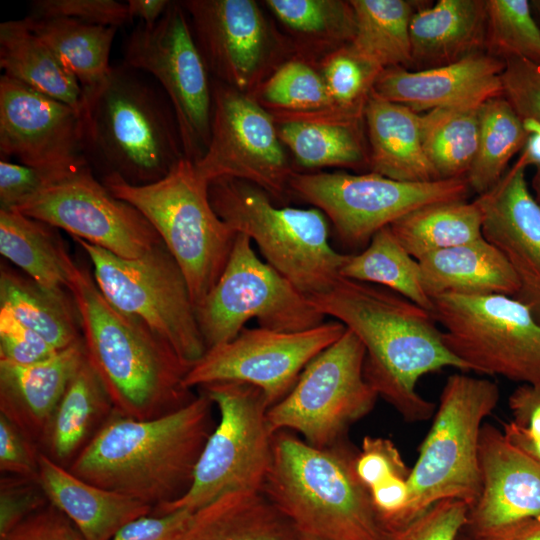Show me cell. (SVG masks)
Masks as SVG:
<instances>
[{"label": "cell", "mask_w": 540, "mask_h": 540, "mask_svg": "<svg viewBox=\"0 0 540 540\" xmlns=\"http://www.w3.org/2000/svg\"><path fill=\"white\" fill-rule=\"evenodd\" d=\"M346 331L337 320L299 332L243 328L231 341L207 349L184 378L192 389L217 382L259 388L269 408L293 388L306 365Z\"/></svg>", "instance_id": "obj_19"}, {"label": "cell", "mask_w": 540, "mask_h": 540, "mask_svg": "<svg viewBox=\"0 0 540 540\" xmlns=\"http://www.w3.org/2000/svg\"><path fill=\"white\" fill-rule=\"evenodd\" d=\"M58 352L40 334L0 308V360L31 365L48 360Z\"/></svg>", "instance_id": "obj_49"}, {"label": "cell", "mask_w": 540, "mask_h": 540, "mask_svg": "<svg viewBox=\"0 0 540 540\" xmlns=\"http://www.w3.org/2000/svg\"><path fill=\"white\" fill-rule=\"evenodd\" d=\"M13 210L122 258H139L163 242L144 215L114 196L89 165L58 176Z\"/></svg>", "instance_id": "obj_18"}, {"label": "cell", "mask_w": 540, "mask_h": 540, "mask_svg": "<svg viewBox=\"0 0 540 540\" xmlns=\"http://www.w3.org/2000/svg\"><path fill=\"white\" fill-rule=\"evenodd\" d=\"M356 32L349 44L358 54L385 68L411 70L410 23L423 4L407 0H350Z\"/></svg>", "instance_id": "obj_36"}, {"label": "cell", "mask_w": 540, "mask_h": 540, "mask_svg": "<svg viewBox=\"0 0 540 540\" xmlns=\"http://www.w3.org/2000/svg\"><path fill=\"white\" fill-rule=\"evenodd\" d=\"M499 397L498 385L489 379L464 372L447 378L432 425L410 469L409 501L395 531L440 501L457 500L469 507L477 501L482 489L481 429Z\"/></svg>", "instance_id": "obj_7"}, {"label": "cell", "mask_w": 540, "mask_h": 540, "mask_svg": "<svg viewBox=\"0 0 540 540\" xmlns=\"http://www.w3.org/2000/svg\"><path fill=\"white\" fill-rule=\"evenodd\" d=\"M102 183L154 227L181 268L196 308L221 276L238 233L214 211L209 183L194 162L184 157L148 184H130L116 175L103 177Z\"/></svg>", "instance_id": "obj_6"}, {"label": "cell", "mask_w": 540, "mask_h": 540, "mask_svg": "<svg viewBox=\"0 0 540 540\" xmlns=\"http://www.w3.org/2000/svg\"><path fill=\"white\" fill-rule=\"evenodd\" d=\"M208 190L216 214L248 236L265 262L303 294L325 293L339 280L349 254L331 246L319 209L277 207L264 190L239 179H216Z\"/></svg>", "instance_id": "obj_8"}, {"label": "cell", "mask_w": 540, "mask_h": 540, "mask_svg": "<svg viewBox=\"0 0 540 540\" xmlns=\"http://www.w3.org/2000/svg\"><path fill=\"white\" fill-rule=\"evenodd\" d=\"M0 252L48 289L68 290L77 266L56 227L13 209H0Z\"/></svg>", "instance_id": "obj_34"}, {"label": "cell", "mask_w": 540, "mask_h": 540, "mask_svg": "<svg viewBox=\"0 0 540 540\" xmlns=\"http://www.w3.org/2000/svg\"><path fill=\"white\" fill-rule=\"evenodd\" d=\"M365 349L348 329L303 369L290 392L271 406L274 433L297 432L311 446L343 442L349 427L369 414L378 395L364 377Z\"/></svg>", "instance_id": "obj_13"}, {"label": "cell", "mask_w": 540, "mask_h": 540, "mask_svg": "<svg viewBox=\"0 0 540 540\" xmlns=\"http://www.w3.org/2000/svg\"><path fill=\"white\" fill-rule=\"evenodd\" d=\"M26 21L79 82L83 94L96 90L108 77L116 27L92 25L68 18H33Z\"/></svg>", "instance_id": "obj_35"}, {"label": "cell", "mask_w": 540, "mask_h": 540, "mask_svg": "<svg viewBox=\"0 0 540 540\" xmlns=\"http://www.w3.org/2000/svg\"><path fill=\"white\" fill-rule=\"evenodd\" d=\"M470 537L473 540H540V516L515 521Z\"/></svg>", "instance_id": "obj_56"}, {"label": "cell", "mask_w": 540, "mask_h": 540, "mask_svg": "<svg viewBox=\"0 0 540 540\" xmlns=\"http://www.w3.org/2000/svg\"><path fill=\"white\" fill-rule=\"evenodd\" d=\"M0 67L4 75L71 106L82 114L83 90L26 19L0 25Z\"/></svg>", "instance_id": "obj_33"}, {"label": "cell", "mask_w": 540, "mask_h": 540, "mask_svg": "<svg viewBox=\"0 0 540 540\" xmlns=\"http://www.w3.org/2000/svg\"><path fill=\"white\" fill-rule=\"evenodd\" d=\"M89 257L93 278L119 310L139 317L190 364L207 351L186 278L162 242L139 258L119 257L73 237Z\"/></svg>", "instance_id": "obj_10"}, {"label": "cell", "mask_w": 540, "mask_h": 540, "mask_svg": "<svg viewBox=\"0 0 540 540\" xmlns=\"http://www.w3.org/2000/svg\"><path fill=\"white\" fill-rule=\"evenodd\" d=\"M289 187L331 221L346 247L361 251L376 232L406 214L433 203L467 200L471 191L466 178L404 182L374 172H294Z\"/></svg>", "instance_id": "obj_14"}, {"label": "cell", "mask_w": 540, "mask_h": 540, "mask_svg": "<svg viewBox=\"0 0 540 540\" xmlns=\"http://www.w3.org/2000/svg\"><path fill=\"white\" fill-rule=\"evenodd\" d=\"M502 432L511 445L540 464V436L529 435L513 421L502 424Z\"/></svg>", "instance_id": "obj_57"}, {"label": "cell", "mask_w": 540, "mask_h": 540, "mask_svg": "<svg viewBox=\"0 0 540 540\" xmlns=\"http://www.w3.org/2000/svg\"><path fill=\"white\" fill-rule=\"evenodd\" d=\"M505 61L487 53L426 70L385 68L373 93L419 113L440 107L483 103L502 96L501 73Z\"/></svg>", "instance_id": "obj_23"}, {"label": "cell", "mask_w": 540, "mask_h": 540, "mask_svg": "<svg viewBox=\"0 0 540 540\" xmlns=\"http://www.w3.org/2000/svg\"><path fill=\"white\" fill-rule=\"evenodd\" d=\"M290 521L260 491H232L194 511L174 540H296Z\"/></svg>", "instance_id": "obj_29"}, {"label": "cell", "mask_w": 540, "mask_h": 540, "mask_svg": "<svg viewBox=\"0 0 540 540\" xmlns=\"http://www.w3.org/2000/svg\"><path fill=\"white\" fill-rule=\"evenodd\" d=\"M433 316L447 348L469 371L540 386V324L504 295H440Z\"/></svg>", "instance_id": "obj_11"}, {"label": "cell", "mask_w": 540, "mask_h": 540, "mask_svg": "<svg viewBox=\"0 0 540 540\" xmlns=\"http://www.w3.org/2000/svg\"><path fill=\"white\" fill-rule=\"evenodd\" d=\"M318 67L336 109L352 120H364L365 106L384 69L349 44L324 55Z\"/></svg>", "instance_id": "obj_43"}, {"label": "cell", "mask_w": 540, "mask_h": 540, "mask_svg": "<svg viewBox=\"0 0 540 540\" xmlns=\"http://www.w3.org/2000/svg\"><path fill=\"white\" fill-rule=\"evenodd\" d=\"M531 13L540 27V0H529Z\"/></svg>", "instance_id": "obj_60"}, {"label": "cell", "mask_w": 540, "mask_h": 540, "mask_svg": "<svg viewBox=\"0 0 540 540\" xmlns=\"http://www.w3.org/2000/svg\"><path fill=\"white\" fill-rule=\"evenodd\" d=\"M212 407L202 391L187 405L153 419L137 420L113 410L68 470L153 510L173 503L192 484L201 452L215 427Z\"/></svg>", "instance_id": "obj_2"}, {"label": "cell", "mask_w": 540, "mask_h": 540, "mask_svg": "<svg viewBox=\"0 0 540 540\" xmlns=\"http://www.w3.org/2000/svg\"><path fill=\"white\" fill-rule=\"evenodd\" d=\"M48 504L38 479L4 474L0 479V540Z\"/></svg>", "instance_id": "obj_48"}, {"label": "cell", "mask_w": 540, "mask_h": 540, "mask_svg": "<svg viewBox=\"0 0 540 540\" xmlns=\"http://www.w3.org/2000/svg\"><path fill=\"white\" fill-rule=\"evenodd\" d=\"M267 8L298 40L330 53L352 42L356 18L350 1L266 0Z\"/></svg>", "instance_id": "obj_41"}, {"label": "cell", "mask_w": 540, "mask_h": 540, "mask_svg": "<svg viewBox=\"0 0 540 540\" xmlns=\"http://www.w3.org/2000/svg\"><path fill=\"white\" fill-rule=\"evenodd\" d=\"M296 540H330V539H325V538H320V537H315V536H310V535H304V534H298Z\"/></svg>", "instance_id": "obj_61"}, {"label": "cell", "mask_w": 540, "mask_h": 540, "mask_svg": "<svg viewBox=\"0 0 540 540\" xmlns=\"http://www.w3.org/2000/svg\"><path fill=\"white\" fill-rule=\"evenodd\" d=\"M457 540H473L468 534H466L464 531L460 533Z\"/></svg>", "instance_id": "obj_62"}, {"label": "cell", "mask_w": 540, "mask_h": 540, "mask_svg": "<svg viewBox=\"0 0 540 540\" xmlns=\"http://www.w3.org/2000/svg\"><path fill=\"white\" fill-rule=\"evenodd\" d=\"M340 275L386 287L433 312V301L423 287L419 261L405 250L389 226L376 232L365 249L349 253Z\"/></svg>", "instance_id": "obj_40"}, {"label": "cell", "mask_w": 540, "mask_h": 540, "mask_svg": "<svg viewBox=\"0 0 540 540\" xmlns=\"http://www.w3.org/2000/svg\"><path fill=\"white\" fill-rule=\"evenodd\" d=\"M180 2H171L153 25L140 23L128 36L124 65L150 74L168 98L184 156L198 161L211 132L212 81Z\"/></svg>", "instance_id": "obj_15"}, {"label": "cell", "mask_w": 540, "mask_h": 540, "mask_svg": "<svg viewBox=\"0 0 540 540\" xmlns=\"http://www.w3.org/2000/svg\"><path fill=\"white\" fill-rule=\"evenodd\" d=\"M481 104L440 107L421 114L423 149L438 179L466 178L477 152Z\"/></svg>", "instance_id": "obj_38"}, {"label": "cell", "mask_w": 540, "mask_h": 540, "mask_svg": "<svg viewBox=\"0 0 540 540\" xmlns=\"http://www.w3.org/2000/svg\"><path fill=\"white\" fill-rule=\"evenodd\" d=\"M160 92L123 64L112 66L106 80L84 95L83 145L90 168L142 185L161 179L185 157L173 108Z\"/></svg>", "instance_id": "obj_4"}, {"label": "cell", "mask_w": 540, "mask_h": 540, "mask_svg": "<svg viewBox=\"0 0 540 540\" xmlns=\"http://www.w3.org/2000/svg\"><path fill=\"white\" fill-rule=\"evenodd\" d=\"M195 311L207 349L233 340L250 319L279 332L304 331L325 322L309 297L262 261L251 239L241 233L221 276Z\"/></svg>", "instance_id": "obj_12"}, {"label": "cell", "mask_w": 540, "mask_h": 540, "mask_svg": "<svg viewBox=\"0 0 540 540\" xmlns=\"http://www.w3.org/2000/svg\"><path fill=\"white\" fill-rule=\"evenodd\" d=\"M85 358L82 340L36 364L0 360V414L40 451L54 411Z\"/></svg>", "instance_id": "obj_24"}, {"label": "cell", "mask_w": 540, "mask_h": 540, "mask_svg": "<svg viewBox=\"0 0 540 540\" xmlns=\"http://www.w3.org/2000/svg\"><path fill=\"white\" fill-rule=\"evenodd\" d=\"M524 151L501 180L474 200L482 216V236L511 265L519 290L514 297L540 324V205L529 190Z\"/></svg>", "instance_id": "obj_21"}, {"label": "cell", "mask_w": 540, "mask_h": 540, "mask_svg": "<svg viewBox=\"0 0 540 540\" xmlns=\"http://www.w3.org/2000/svg\"><path fill=\"white\" fill-rule=\"evenodd\" d=\"M418 261L424 290L431 299L445 294L514 298L519 290L507 259L483 237L430 253Z\"/></svg>", "instance_id": "obj_28"}, {"label": "cell", "mask_w": 540, "mask_h": 540, "mask_svg": "<svg viewBox=\"0 0 540 540\" xmlns=\"http://www.w3.org/2000/svg\"><path fill=\"white\" fill-rule=\"evenodd\" d=\"M482 489L463 531L477 536L540 516V464L511 445L502 430L484 424L479 442Z\"/></svg>", "instance_id": "obj_22"}, {"label": "cell", "mask_w": 540, "mask_h": 540, "mask_svg": "<svg viewBox=\"0 0 540 540\" xmlns=\"http://www.w3.org/2000/svg\"><path fill=\"white\" fill-rule=\"evenodd\" d=\"M513 421L526 433L540 436V386L520 384L509 396Z\"/></svg>", "instance_id": "obj_55"}, {"label": "cell", "mask_w": 540, "mask_h": 540, "mask_svg": "<svg viewBox=\"0 0 540 540\" xmlns=\"http://www.w3.org/2000/svg\"><path fill=\"white\" fill-rule=\"evenodd\" d=\"M193 512L185 509L139 517L123 526L111 540H174Z\"/></svg>", "instance_id": "obj_54"}, {"label": "cell", "mask_w": 540, "mask_h": 540, "mask_svg": "<svg viewBox=\"0 0 540 540\" xmlns=\"http://www.w3.org/2000/svg\"><path fill=\"white\" fill-rule=\"evenodd\" d=\"M194 38L214 79L255 96L294 46L253 0H186Z\"/></svg>", "instance_id": "obj_17"}, {"label": "cell", "mask_w": 540, "mask_h": 540, "mask_svg": "<svg viewBox=\"0 0 540 540\" xmlns=\"http://www.w3.org/2000/svg\"><path fill=\"white\" fill-rule=\"evenodd\" d=\"M309 299L360 340L365 380L408 423L426 421L436 410L417 391L422 376L448 367L469 371L445 345L433 314L386 287L340 277Z\"/></svg>", "instance_id": "obj_1"}, {"label": "cell", "mask_w": 540, "mask_h": 540, "mask_svg": "<svg viewBox=\"0 0 540 540\" xmlns=\"http://www.w3.org/2000/svg\"><path fill=\"white\" fill-rule=\"evenodd\" d=\"M171 1L129 0L127 2L130 19L138 18L144 25L155 24L166 12Z\"/></svg>", "instance_id": "obj_58"}, {"label": "cell", "mask_w": 540, "mask_h": 540, "mask_svg": "<svg viewBox=\"0 0 540 540\" xmlns=\"http://www.w3.org/2000/svg\"><path fill=\"white\" fill-rule=\"evenodd\" d=\"M479 119L477 152L466 180L471 192L481 195L501 180L512 157L525 148L530 133L503 96L484 101Z\"/></svg>", "instance_id": "obj_39"}, {"label": "cell", "mask_w": 540, "mask_h": 540, "mask_svg": "<svg viewBox=\"0 0 540 540\" xmlns=\"http://www.w3.org/2000/svg\"><path fill=\"white\" fill-rule=\"evenodd\" d=\"M1 540H85L72 521L52 504L28 516Z\"/></svg>", "instance_id": "obj_53"}, {"label": "cell", "mask_w": 540, "mask_h": 540, "mask_svg": "<svg viewBox=\"0 0 540 540\" xmlns=\"http://www.w3.org/2000/svg\"><path fill=\"white\" fill-rule=\"evenodd\" d=\"M390 229L415 259L482 238L479 207L467 200L420 207L393 222Z\"/></svg>", "instance_id": "obj_37"}, {"label": "cell", "mask_w": 540, "mask_h": 540, "mask_svg": "<svg viewBox=\"0 0 540 540\" xmlns=\"http://www.w3.org/2000/svg\"><path fill=\"white\" fill-rule=\"evenodd\" d=\"M354 469L368 491L390 476L408 477L410 473L395 444L390 439L373 436L363 438L354 460Z\"/></svg>", "instance_id": "obj_50"}, {"label": "cell", "mask_w": 540, "mask_h": 540, "mask_svg": "<svg viewBox=\"0 0 540 540\" xmlns=\"http://www.w3.org/2000/svg\"><path fill=\"white\" fill-rule=\"evenodd\" d=\"M485 52L501 60L522 58L540 65V27L529 0H486Z\"/></svg>", "instance_id": "obj_44"}, {"label": "cell", "mask_w": 540, "mask_h": 540, "mask_svg": "<svg viewBox=\"0 0 540 540\" xmlns=\"http://www.w3.org/2000/svg\"><path fill=\"white\" fill-rule=\"evenodd\" d=\"M420 118L372 91L364 110L370 172L404 182L439 180L423 149Z\"/></svg>", "instance_id": "obj_27"}, {"label": "cell", "mask_w": 540, "mask_h": 540, "mask_svg": "<svg viewBox=\"0 0 540 540\" xmlns=\"http://www.w3.org/2000/svg\"><path fill=\"white\" fill-rule=\"evenodd\" d=\"M40 452L37 446L0 414L1 473L39 480Z\"/></svg>", "instance_id": "obj_52"}, {"label": "cell", "mask_w": 540, "mask_h": 540, "mask_svg": "<svg viewBox=\"0 0 540 540\" xmlns=\"http://www.w3.org/2000/svg\"><path fill=\"white\" fill-rule=\"evenodd\" d=\"M535 172H534V175L532 177V188H533V191H534V198L536 199V201L538 202V204L540 205V162L535 164Z\"/></svg>", "instance_id": "obj_59"}, {"label": "cell", "mask_w": 540, "mask_h": 540, "mask_svg": "<svg viewBox=\"0 0 540 540\" xmlns=\"http://www.w3.org/2000/svg\"><path fill=\"white\" fill-rule=\"evenodd\" d=\"M255 97L261 105L273 110L271 114L329 112L350 119L334 106L317 65L301 56L292 57L279 66L260 86Z\"/></svg>", "instance_id": "obj_42"}, {"label": "cell", "mask_w": 540, "mask_h": 540, "mask_svg": "<svg viewBox=\"0 0 540 540\" xmlns=\"http://www.w3.org/2000/svg\"><path fill=\"white\" fill-rule=\"evenodd\" d=\"M113 410L103 383L85 358L54 411L41 452L68 468Z\"/></svg>", "instance_id": "obj_31"}, {"label": "cell", "mask_w": 540, "mask_h": 540, "mask_svg": "<svg viewBox=\"0 0 540 540\" xmlns=\"http://www.w3.org/2000/svg\"><path fill=\"white\" fill-rule=\"evenodd\" d=\"M218 409L212 430L197 462L192 484L180 499L152 511L161 515L185 509L194 512L232 491H260L273 456L268 402L257 387L242 382H217L201 387Z\"/></svg>", "instance_id": "obj_9"}, {"label": "cell", "mask_w": 540, "mask_h": 540, "mask_svg": "<svg viewBox=\"0 0 540 540\" xmlns=\"http://www.w3.org/2000/svg\"><path fill=\"white\" fill-rule=\"evenodd\" d=\"M356 454L344 442L317 448L290 431L277 432L261 492L298 534L330 540H389L368 489L355 473Z\"/></svg>", "instance_id": "obj_5"}, {"label": "cell", "mask_w": 540, "mask_h": 540, "mask_svg": "<svg viewBox=\"0 0 540 540\" xmlns=\"http://www.w3.org/2000/svg\"><path fill=\"white\" fill-rule=\"evenodd\" d=\"M272 116L280 140L299 165L306 168L368 167L364 120H349L329 112Z\"/></svg>", "instance_id": "obj_30"}, {"label": "cell", "mask_w": 540, "mask_h": 540, "mask_svg": "<svg viewBox=\"0 0 540 540\" xmlns=\"http://www.w3.org/2000/svg\"><path fill=\"white\" fill-rule=\"evenodd\" d=\"M486 0H439L419 8L410 23L412 68L426 70L485 52Z\"/></svg>", "instance_id": "obj_25"}, {"label": "cell", "mask_w": 540, "mask_h": 540, "mask_svg": "<svg viewBox=\"0 0 540 540\" xmlns=\"http://www.w3.org/2000/svg\"><path fill=\"white\" fill-rule=\"evenodd\" d=\"M0 308L36 331L58 351L83 340L79 311L69 290L45 288L3 264Z\"/></svg>", "instance_id": "obj_32"}, {"label": "cell", "mask_w": 540, "mask_h": 540, "mask_svg": "<svg viewBox=\"0 0 540 540\" xmlns=\"http://www.w3.org/2000/svg\"><path fill=\"white\" fill-rule=\"evenodd\" d=\"M1 158L50 171L89 165L82 116L66 103L6 75L0 78Z\"/></svg>", "instance_id": "obj_20"}, {"label": "cell", "mask_w": 540, "mask_h": 540, "mask_svg": "<svg viewBox=\"0 0 540 540\" xmlns=\"http://www.w3.org/2000/svg\"><path fill=\"white\" fill-rule=\"evenodd\" d=\"M39 482L49 503L63 512L85 540H111L127 523L152 513L143 502L80 479L43 452Z\"/></svg>", "instance_id": "obj_26"}, {"label": "cell", "mask_w": 540, "mask_h": 540, "mask_svg": "<svg viewBox=\"0 0 540 540\" xmlns=\"http://www.w3.org/2000/svg\"><path fill=\"white\" fill-rule=\"evenodd\" d=\"M68 290L79 311L86 358L116 413L148 420L195 398L184 386L192 364L145 321L114 307L86 267L76 266Z\"/></svg>", "instance_id": "obj_3"}, {"label": "cell", "mask_w": 540, "mask_h": 540, "mask_svg": "<svg viewBox=\"0 0 540 540\" xmlns=\"http://www.w3.org/2000/svg\"><path fill=\"white\" fill-rule=\"evenodd\" d=\"M502 96L523 121L540 125V65L522 58L505 60Z\"/></svg>", "instance_id": "obj_47"}, {"label": "cell", "mask_w": 540, "mask_h": 540, "mask_svg": "<svg viewBox=\"0 0 540 540\" xmlns=\"http://www.w3.org/2000/svg\"><path fill=\"white\" fill-rule=\"evenodd\" d=\"M209 145L196 162L208 183L219 178L249 182L283 199L294 173L272 114L255 96L212 81Z\"/></svg>", "instance_id": "obj_16"}, {"label": "cell", "mask_w": 540, "mask_h": 540, "mask_svg": "<svg viewBox=\"0 0 540 540\" xmlns=\"http://www.w3.org/2000/svg\"><path fill=\"white\" fill-rule=\"evenodd\" d=\"M30 7L33 18H68L116 28L131 20L127 3L114 0H36Z\"/></svg>", "instance_id": "obj_45"}, {"label": "cell", "mask_w": 540, "mask_h": 540, "mask_svg": "<svg viewBox=\"0 0 540 540\" xmlns=\"http://www.w3.org/2000/svg\"><path fill=\"white\" fill-rule=\"evenodd\" d=\"M468 509L461 501H440L404 528L389 534V540H457L466 526Z\"/></svg>", "instance_id": "obj_46"}, {"label": "cell", "mask_w": 540, "mask_h": 540, "mask_svg": "<svg viewBox=\"0 0 540 540\" xmlns=\"http://www.w3.org/2000/svg\"><path fill=\"white\" fill-rule=\"evenodd\" d=\"M66 172L68 171H50L24 164H15L1 158L0 209H14L40 191L50 181Z\"/></svg>", "instance_id": "obj_51"}]
</instances>
